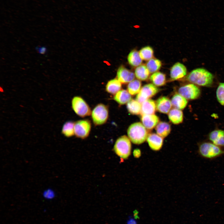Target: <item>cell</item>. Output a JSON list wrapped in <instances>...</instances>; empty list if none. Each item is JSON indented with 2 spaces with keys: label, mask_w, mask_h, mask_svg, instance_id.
Here are the masks:
<instances>
[{
  "label": "cell",
  "mask_w": 224,
  "mask_h": 224,
  "mask_svg": "<svg viewBox=\"0 0 224 224\" xmlns=\"http://www.w3.org/2000/svg\"><path fill=\"white\" fill-rule=\"evenodd\" d=\"M213 78L211 73L203 68L193 70L186 77L187 80L193 84L207 87L212 86Z\"/></svg>",
  "instance_id": "cell-1"
},
{
  "label": "cell",
  "mask_w": 224,
  "mask_h": 224,
  "mask_svg": "<svg viewBox=\"0 0 224 224\" xmlns=\"http://www.w3.org/2000/svg\"><path fill=\"white\" fill-rule=\"evenodd\" d=\"M128 138L133 143L141 144L147 139L148 133L146 128L140 122H136L131 124L127 130Z\"/></svg>",
  "instance_id": "cell-2"
},
{
  "label": "cell",
  "mask_w": 224,
  "mask_h": 224,
  "mask_svg": "<svg viewBox=\"0 0 224 224\" xmlns=\"http://www.w3.org/2000/svg\"><path fill=\"white\" fill-rule=\"evenodd\" d=\"M198 152L202 157L212 159L224 154V150L213 143L205 142L198 146Z\"/></svg>",
  "instance_id": "cell-3"
},
{
  "label": "cell",
  "mask_w": 224,
  "mask_h": 224,
  "mask_svg": "<svg viewBox=\"0 0 224 224\" xmlns=\"http://www.w3.org/2000/svg\"><path fill=\"white\" fill-rule=\"evenodd\" d=\"M114 149L116 154L123 159H127L131 152L130 140L126 135L119 138L114 144Z\"/></svg>",
  "instance_id": "cell-4"
},
{
  "label": "cell",
  "mask_w": 224,
  "mask_h": 224,
  "mask_svg": "<svg viewBox=\"0 0 224 224\" xmlns=\"http://www.w3.org/2000/svg\"><path fill=\"white\" fill-rule=\"evenodd\" d=\"M109 116L108 110L105 105L100 104L94 108L91 113L92 119L94 124L96 125L105 123Z\"/></svg>",
  "instance_id": "cell-5"
},
{
  "label": "cell",
  "mask_w": 224,
  "mask_h": 224,
  "mask_svg": "<svg viewBox=\"0 0 224 224\" xmlns=\"http://www.w3.org/2000/svg\"><path fill=\"white\" fill-rule=\"evenodd\" d=\"M72 106L75 112L80 117L88 116L91 114V109L89 105L80 97L76 96L72 98Z\"/></svg>",
  "instance_id": "cell-6"
},
{
  "label": "cell",
  "mask_w": 224,
  "mask_h": 224,
  "mask_svg": "<svg viewBox=\"0 0 224 224\" xmlns=\"http://www.w3.org/2000/svg\"><path fill=\"white\" fill-rule=\"evenodd\" d=\"M178 92L179 94L188 100L197 99L201 93L200 89L194 84H187L180 87Z\"/></svg>",
  "instance_id": "cell-7"
},
{
  "label": "cell",
  "mask_w": 224,
  "mask_h": 224,
  "mask_svg": "<svg viewBox=\"0 0 224 224\" xmlns=\"http://www.w3.org/2000/svg\"><path fill=\"white\" fill-rule=\"evenodd\" d=\"M158 91L155 86L152 84H148L142 87L137 94L136 100L142 104L146 100L155 95Z\"/></svg>",
  "instance_id": "cell-8"
},
{
  "label": "cell",
  "mask_w": 224,
  "mask_h": 224,
  "mask_svg": "<svg viewBox=\"0 0 224 224\" xmlns=\"http://www.w3.org/2000/svg\"><path fill=\"white\" fill-rule=\"evenodd\" d=\"M91 127V123L88 120L78 121L74 124L75 135L77 137L85 138L89 135Z\"/></svg>",
  "instance_id": "cell-9"
},
{
  "label": "cell",
  "mask_w": 224,
  "mask_h": 224,
  "mask_svg": "<svg viewBox=\"0 0 224 224\" xmlns=\"http://www.w3.org/2000/svg\"><path fill=\"white\" fill-rule=\"evenodd\" d=\"M186 73L187 69L185 66L183 64L177 62L171 68L170 76L172 80H177L184 77Z\"/></svg>",
  "instance_id": "cell-10"
},
{
  "label": "cell",
  "mask_w": 224,
  "mask_h": 224,
  "mask_svg": "<svg viewBox=\"0 0 224 224\" xmlns=\"http://www.w3.org/2000/svg\"><path fill=\"white\" fill-rule=\"evenodd\" d=\"M117 79L122 83H127L133 80L135 75L123 66L120 67L118 69L117 74Z\"/></svg>",
  "instance_id": "cell-11"
},
{
  "label": "cell",
  "mask_w": 224,
  "mask_h": 224,
  "mask_svg": "<svg viewBox=\"0 0 224 224\" xmlns=\"http://www.w3.org/2000/svg\"><path fill=\"white\" fill-rule=\"evenodd\" d=\"M147 141L150 147L154 151L160 150L162 147L163 138L155 133L148 134Z\"/></svg>",
  "instance_id": "cell-12"
},
{
  "label": "cell",
  "mask_w": 224,
  "mask_h": 224,
  "mask_svg": "<svg viewBox=\"0 0 224 224\" xmlns=\"http://www.w3.org/2000/svg\"><path fill=\"white\" fill-rule=\"evenodd\" d=\"M156 109L162 113L167 114L171 107V101L167 97L163 96L157 99L156 103Z\"/></svg>",
  "instance_id": "cell-13"
},
{
  "label": "cell",
  "mask_w": 224,
  "mask_h": 224,
  "mask_svg": "<svg viewBox=\"0 0 224 224\" xmlns=\"http://www.w3.org/2000/svg\"><path fill=\"white\" fill-rule=\"evenodd\" d=\"M209 139L214 144L224 147V131L216 130L211 132L208 136Z\"/></svg>",
  "instance_id": "cell-14"
},
{
  "label": "cell",
  "mask_w": 224,
  "mask_h": 224,
  "mask_svg": "<svg viewBox=\"0 0 224 224\" xmlns=\"http://www.w3.org/2000/svg\"><path fill=\"white\" fill-rule=\"evenodd\" d=\"M141 121L143 125L148 129H152L158 123V117L155 114L142 115Z\"/></svg>",
  "instance_id": "cell-15"
},
{
  "label": "cell",
  "mask_w": 224,
  "mask_h": 224,
  "mask_svg": "<svg viewBox=\"0 0 224 224\" xmlns=\"http://www.w3.org/2000/svg\"><path fill=\"white\" fill-rule=\"evenodd\" d=\"M156 103L151 99H147L142 103L141 114H153L155 112Z\"/></svg>",
  "instance_id": "cell-16"
},
{
  "label": "cell",
  "mask_w": 224,
  "mask_h": 224,
  "mask_svg": "<svg viewBox=\"0 0 224 224\" xmlns=\"http://www.w3.org/2000/svg\"><path fill=\"white\" fill-rule=\"evenodd\" d=\"M171 101L172 105L175 108L180 110L184 109L188 103V101L186 99L177 93L173 96Z\"/></svg>",
  "instance_id": "cell-17"
},
{
  "label": "cell",
  "mask_w": 224,
  "mask_h": 224,
  "mask_svg": "<svg viewBox=\"0 0 224 224\" xmlns=\"http://www.w3.org/2000/svg\"><path fill=\"white\" fill-rule=\"evenodd\" d=\"M121 83L117 78H115L108 82L106 86V90L108 93L115 95L121 90Z\"/></svg>",
  "instance_id": "cell-18"
},
{
  "label": "cell",
  "mask_w": 224,
  "mask_h": 224,
  "mask_svg": "<svg viewBox=\"0 0 224 224\" xmlns=\"http://www.w3.org/2000/svg\"><path fill=\"white\" fill-rule=\"evenodd\" d=\"M131 94L128 91L122 90L116 93L114 97V100L120 105H124L128 102L131 100Z\"/></svg>",
  "instance_id": "cell-19"
},
{
  "label": "cell",
  "mask_w": 224,
  "mask_h": 224,
  "mask_svg": "<svg viewBox=\"0 0 224 224\" xmlns=\"http://www.w3.org/2000/svg\"><path fill=\"white\" fill-rule=\"evenodd\" d=\"M127 59L129 64L134 67H137L141 65L142 60L140 56L139 52L136 50H133L130 52Z\"/></svg>",
  "instance_id": "cell-20"
},
{
  "label": "cell",
  "mask_w": 224,
  "mask_h": 224,
  "mask_svg": "<svg viewBox=\"0 0 224 224\" xmlns=\"http://www.w3.org/2000/svg\"><path fill=\"white\" fill-rule=\"evenodd\" d=\"M168 118L174 124H178L182 122L183 120V114L180 110L173 108L168 113Z\"/></svg>",
  "instance_id": "cell-21"
},
{
  "label": "cell",
  "mask_w": 224,
  "mask_h": 224,
  "mask_svg": "<svg viewBox=\"0 0 224 224\" xmlns=\"http://www.w3.org/2000/svg\"><path fill=\"white\" fill-rule=\"evenodd\" d=\"M150 72L146 65L141 64L136 67L135 70V75L138 80L145 81L149 77Z\"/></svg>",
  "instance_id": "cell-22"
},
{
  "label": "cell",
  "mask_w": 224,
  "mask_h": 224,
  "mask_svg": "<svg viewBox=\"0 0 224 224\" xmlns=\"http://www.w3.org/2000/svg\"><path fill=\"white\" fill-rule=\"evenodd\" d=\"M156 130L158 135L162 138H165L170 133V126L167 123L161 122L156 126Z\"/></svg>",
  "instance_id": "cell-23"
},
{
  "label": "cell",
  "mask_w": 224,
  "mask_h": 224,
  "mask_svg": "<svg viewBox=\"0 0 224 224\" xmlns=\"http://www.w3.org/2000/svg\"><path fill=\"white\" fill-rule=\"evenodd\" d=\"M150 80L155 85L157 86H162L166 82V75L161 72H156L151 76Z\"/></svg>",
  "instance_id": "cell-24"
},
{
  "label": "cell",
  "mask_w": 224,
  "mask_h": 224,
  "mask_svg": "<svg viewBox=\"0 0 224 224\" xmlns=\"http://www.w3.org/2000/svg\"><path fill=\"white\" fill-rule=\"evenodd\" d=\"M127 108L128 111L133 114H141V105L136 100H131L127 103Z\"/></svg>",
  "instance_id": "cell-25"
},
{
  "label": "cell",
  "mask_w": 224,
  "mask_h": 224,
  "mask_svg": "<svg viewBox=\"0 0 224 224\" xmlns=\"http://www.w3.org/2000/svg\"><path fill=\"white\" fill-rule=\"evenodd\" d=\"M161 61L157 59L152 58L148 61L146 66L150 73H154L157 72L161 66Z\"/></svg>",
  "instance_id": "cell-26"
},
{
  "label": "cell",
  "mask_w": 224,
  "mask_h": 224,
  "mask_svg": "<svg viewBox=\"0 0 224 224\" xmlns=\"http://www.w3.org/2000/svg\"><path fill=\"white\" fill-rule=\"evenodd\" d=\"M75 123L72 121L66 122L63 126L62 133L65 137H71L75 134Z\"/></svg>",
  "instance_id": "cell-27"
},
{
  "label": "cell",
  "mask_w": 224,
  "mask_h": 224,
  "mask_svg": "<svg viewBox=\"0 0 224 224\" xmlns=\"http://www.w3.org/2000/svg\"><path fill=\"white\" fill-rule=\"evenodd\" d=\"M141 83L138 80H133L129 82L127 86L128 92L132 95L138 94L141 89Z\"/></svg>",
  "instance_id": "cell-28"
},
{
  "label": "cell",
  "mask_w": 224,
  "mask_h": 224,
  "mask_svg": "<svg viewBox=\"0 0 224 224\" xmlns=\"http://www.w3.org/2000/svg\"><path fill=\"white\" fill-rule=\"evenodd\" d=\"M139 52L142 60L145 61L149 60L152 58L153 56V50L152 48L149 46L142 48Z\"/></svg>",
  "instance_id": "cell-29"
},
{
  "label": "cell",
  "mask_w": 224,
  "mask_h": 224,
  "mask_svg": "<svg viewBox=\"0 0 224 224\" xmlns=\"http://www.w3.org/2000/svg\"><path fill=\"white\" fill-rule=\"evenodd\" d=\"M217 100L222 105L224 106V83H220L216 91Z\"/></svg>",
  "instance_id": "cell-30"
},
{
  "label": "cell",
  "mask_w": 224,
  "mask_h": 224,
  "mask_svg": "<svg viewBox=\"0 0 224 224\" xmlns=\"http://www.w3.org/2000/svg\"><path fill=\"white\" fill-rule=\"evenodd\" d=\"M35 49L41 54H44L47 52V48L45 46L37 47L35 48Z\"/></svg>",
  "instance_id": "cell-31"
},
{
  "label": "cell",
  "mask_w": 224,
  "mask_h": 224,
  "mask_svg": "<svg viewBox=\"0 0 224 224\" xmlns=\"http://www.w3.org/2000/svg\"><path fill=\"white\" fill-rule=\"evenodd\" d=\"M44 196L47 199H52L54 197V194L53 192L50 190H47L44 192Z\"/></svg>",
  "instance_id": "cell-32"
},
{
  "label": "cell",
  "mask_w": 224,
  "mask_h": 224,
  "mask_svg": "<svg viewBox=\"0 0 224 224\" xmlns=\"http://www.w3.org/2000/svg\"><path fill=\"white\" fill-rule=\"evenodd\" d=\"M133 155L135 157H139L141 155V151L140 149H136L134 150L133 152Z\"/></svg>",
  "instance_id": "cell-33"
},
{
  "label": "cell",
  "mask_w": 224,
  "mask_h": 224,
  "mask_svg": "<svg viewBox=\"0 0 224 224\" xmlns=\"http://www.w3.org/2000/svg\"><path fill=\"white\" fill-rule=\"evenodd\" d=\"M134 218L130 217L127 220V224H137V222Z\"/></svg>",
  "instance_id": "cell-34"
},
{
  "label": "cell",
  "mask_w": 224,
  "mask_h": 224,
  "mask_svg": "<svg viewBox=\"0 0 224 224\" xmlns=\"http://www.w3.org/2000/svg\"><path fill=\"white\" fill-rule=\"evenodd\" d=\"M138 213V211L136 209L133 211V216L135 219H137L139 218Z\"/></svg>",
  "instance_id": "cell-35"
}]
</instances>
